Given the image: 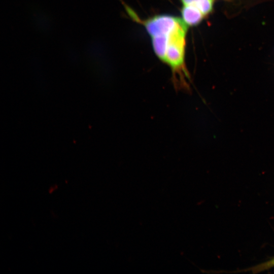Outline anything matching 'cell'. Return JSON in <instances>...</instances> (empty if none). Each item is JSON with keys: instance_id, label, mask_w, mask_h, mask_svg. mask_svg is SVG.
Here are the masks:
<instances>
[{"instance_id": "6da1fadb", "label": "cell", "mask_w": 274, "mask_h": 274, "mask_svg": "<svg viewBox=\"0 0 274 274\" xmlns=\"http://www.w3.org/2000/svg\"><path fill=\"white\" fill-rule=\"evenodd\" d=\"M122 2L129 17L145 28L155 55L169 68L175 89L190 92L191 78L186 61L189 27L181 17L170 14H156L143 19Z\"/></svg>"}, {"instance_id": "7a4b0ae2", "label": "cell", "mask_w": 274, "mask_h": 274, "mask_svg": "<svg viewBox=\"0 0 274 274\" xmlns=\"http://www.w3.org/2000/svg\"><path fill=\"white\" fill-rule=\"evenodd\" d=\"M181 17L189 27L198 25L214 11L216 0H179Z\"/></svg>"}, {"instance_id": "3957f363", "label": "cell", "mask_w": 274, "mask_h": 274, "mask_svg": "<svg viewBox=\"0 0 274 274\" xmlns=\"http://www.w3.org/2000/svg\"><path fill=\"white\" fill-rule=\"evenodd\" d=\"M272 266H274V259L268 262L265 263L264 264L261 265L260 266H258V268L256 269V270H262L264 268H267L269 267H271Z\"/></svg>"}]
</instances>
